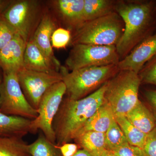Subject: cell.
Here are the masks:
<instances>
[{
    "instance_id": "6da1fadb",
    "label": "cell",
    "mask_w": 156,
    "mask_h": 156,
    "mask_svg": "<svg viewBox=\"0 0 156 156\" xmlns=\"http://www.w3.org/2000/svg\"><path fill=\"white\" fill-rule=\"evenodd\" d=\"M107 82L83 98H63L53 123L57 146L74 139L78 132L103 104Z\"/></svg>"
},
{
    "instance_id": "7a4b0ae2",
    "label": "cell",
    "mask_w": 156,
    "mask_h": 156,
    "mask_svg": "<svg viewBox=\"0 0 156 156\" xmlns=\"http://www.w3.org/2000/svg\"><path fill=\"white\" fill-rule=\"evenodd\" d=\"M156 5L152 2L116 4L115 10L124 23V30L116 45L120 59L125 58L144 39L152 35Z\"/></svg>"
},
{
    "instance_id": "3957f363",
    "label": "cell",
    "mask_w": 156,
    "mask_h": 156,
    "mask_svg": "<svg viewBox=\"0 0 156 156\" xmlns=\"http://www.w3.org/2000/svg\"><path fill=\"white\" fill-rule=\"evenodd\" d=\"M141 83L138 74L130 70L119 71L107 82L105 102L110 107L115 117L124 116L136 105Z\"/></svg>"
},
{
    "instance_id": "277c9868",
    "label": "cell",
    "mask_w": 156,
    "mask_h": 156,
    "mask_svg": "<svg viewBox=\"0 0 156 156\" xmlns=\"http://www.w3.org/2000/svg\"><path fill=\"white\" fill-rule=\"evenodd\" d=\"M61 69L67 98L73 100H78L88 96L120 70L115 65L89 66L69 73L66 68H61Z\"/></svg>"
},
{
    "instance_id": "5b68a950",
    "label": "cell",
    "mask_w": 156,
    "mask_h": 156,
    "mask_svg": "<svg viewBox=\"0 0 156 156\" xmlns=\"http://www.w3.org/2000/svg\"><path fill=\"white\" fill-rule=\"evenodd\" d=\"M124 30L122 20L115 12L84 23L76 30L71 41L73 45L87 44L116 46Z\"/></svg>"
},
{
    "instance_id": "8992f818",
    "label": "cell",
    "mask_w": 156,
    "mask_h": 156,
    "mask_svg": "<svg viewBox=\"0 0 156 156\" xmlns=\"http://www.w3.org/2000/svg\"><path fill=\"white\" fill-rule=\"evenodd\" d=\"M0 112L31 120L38 116L37 111L31 106L22 92L17 73H3L0 87Z\"/></svg>"
},
{
    "instance_id": "52a82bcc",
    "label": "cell",
    "mask_w": 156,
    "mask_h": 156,
    "mask_svg": "<svg viewBox=\"0 0 156 156\" xmlns=\"http://www.w3.org/2000/svg\"><path fill=\"white\" fill-rule=\"evenodd\" d=\"M120 61L115 46L77 44L73 45L66 65L73 71L89 66L117 65Z\"/></svg>"
},
{
    "instance_id": "ba28073f",
    "label": "cell",
    "mask_w": 156,
    "mask_h": 156,
    "mask_svg": "<svg viewBox=\"0 0 156 156\" xmlns=\"http://www.w3.org/2000/svg\"><path fill=\"white\" fill-rule=\"evenodd\" d=\"M66 87L62 81L54 84L45 92L37 110L38 116L31 121V134H36L38 130H41L50 141L56 144L53 121L66 94Z\"/></svg>"
},
{
    "instance_id": "9c48e42d",
    "label": "cell",
    "mask_w": 156,
    "mask_h": 156,
    "mask_svg": "<svg viewBox=\"0 0 156 156\" xmlns=\"http://www.w3.org/2000/svg\"><path fill=\"white\" fill-rule=\"evenodd\" d=\"M22 92L31 106L37 110L45 92L62 80L61 73H48L23 68L17 73Z\"/></svg>"
},
{
    "instance_id": "30bf717a",
    "label": "cell",
    "mask_w": 156,
    "mask_h": 156,
    "mask_svg": "<svg viewBox=\"0 0 156 156\" xmlns=\"http://www.w3.org/2000/svg\"><path fill=\"white\" fill-rule=\"evenodd\" d=\"M38 6L37 2L34 1L10 2L0 16L27 43L30 39Z\"/></svg>"
},
{
    "instance_id": "8fae6325",
    "label": "cell",
    "mask_w": 156,
    "mask_h": 156,
    "mask_svg": "<svg viewBox=\"0 0 156 156\" xmlns=\"http://www.w3.org/2000/svg\"><path fill=\"white\" fill-rule=\"evenodd\" d=\"M156 56V33L136 45L127 56L117 65L120 70H130L139 74L143 68Z\"/></svg>"
},
{
    "instance_id": "7c38bea8",
    "label": "cell",
    "mask_w": 156,
    "mask_h": 156,
    "mask_svg": "<svg viewBox=\"0 0 156 156\" xmlns=\"http://www.w3.org/2000/svg\"><path fill=\"white\" fill-rule=\"evenodd\" d=\"M27 43L18 34L0 50V69L3 73H17L24 68Z\"/></svg>"
},
{
    "instance_id": "4fadbf2b",
    "label": "cell",
    "mask_w": 156,
    "mask_h": 156,
    "mask_svg": "<svg viewBox=\"0 0 156 156\" xmlns=\"http://www.w3.org/2000/svg\"><path fill=\"white\" fill-rule=\"evenodd\" d=\"M56 24L49 14H45L35 31L32 39L38 47L48 58L60 68L59 61L55 57L52 49L51 38L56 29Z\"/></svg>"
},
{
    "instance_id": "5bb4252c",
    "label": "cell",
    "mask_w": 156,
    "mask_h": 156,
    "mask_svg": "<svg viewBox=\"0 0 156 156\" xmlns=\"http://www.w3.org/2000/svg\"><path fill=\"white\" fill-rule=\"evenodd\" d=\"M24 68L27 69L48 73L59 72L58 67L45 56L32 39L30 38L26 46Z\"/></svg>"
},
{
    "instance_id": "9a60e30c",
    "label": "cell",
    "mask_w": 156,
    "mask_h": 156,
    "mask_svg": "<svg viewBox=\"0 0 156 156\" xmlns=\"http://www.w3.org/2000/svg\"><path fill=\"white\" fill-rule=\"evenodd\" d=\"M54 3L56 11L70 28L76 30L86 22L84 0H58Z\"/></svg>"
},
{
    "instance_id": "2e32d148",
    "label": "cell",
    "mask_w": 156,
    "mask_h": 156,
    "mask_svg": "<svg viewBox=\"0 0 156 156\" xmlns=\"http://www.w3.org/2000/svg\"><path fill=\"white\" fill-rule=\"evenodd\" d=\"M31 120L0 112V136L22 137L31 133Z\"/></svg>"
},
{
    "instance_id": "e0dca14e",
    "label": "cell",
    "mask_w": 156,
    "mask_h": 156,
    "mask_svg": "<svg viewBox=\"0 0 156 156\" xmlns=\"http://www.w3.org/2000/svg\"><path fill=\"white\" fill-rule=\"evenodd\" d=\"M115 120V117L112 108L104 102L78 132L75 138L87 131L105 133Z\"/></svg>"
},
{
    "instance_id": "ac0fdd59",
    "label": "cell",
    "mask_w": 156,
    "mask_h": 156,
    "mask_svg": "<svg viewBox=\"0 0 156 156\" xmlns=\"http://www.w3.org/2000/svg\"><path fill=\"white\" fill-rule=\"evenodd\" d=\"M126 117L133 126L146 134H149L156 127L152 113L140 100Z\"/></svg>"
},
{
    "instance_id": "d6986e66",
    "label": "cell",
    "mask_w": 156,
    "mask_h": 156,
    "mask_svg": "<svg viewBox=\"0 0 156 156\" xmlns=\"http://www.w3.org/2000/svg\"><path fill=\"white\" fill-rule=\"evenodd\" d=\"M75 141L91 154L100 156L105 147V133L87 131L76 137Z\"/></svg>"
},
{
    "instance_id": "ffe728a7",
    "label": "cell",
    "mask_w": 156,
    "mask_h": 156,
    "mask_svg": "<svg viewBox=\"0 0 156 156\" xmlns=\"http://www.w3.org/2000/svg\"><path fill=\"white\" fill-rule=\"evenodd\" d=\"M115 5L114 2L109 0H84L85 21L93 20L116 12Z\"/></svg>"
},
{
    "instance_id": "44dd1931",
    "label": "cell",
    "mask_w": 156,
    "mask_h": 156,
    "mask_svg": "<svg viewBox=\"0 0 156 156\" xmlns=\"http://www.w3.org/2000/svg\"><path fill=\"white\" fill-rule=\"evenodd\" d=\"M28 145L22 137L0 136V156H31Z\"/></svg>"
},
{
    "instance_id": "7402d4cb",
    "label": "cell",
    "mask_w": 156,
    "mask_h": 156,
    "mask_svg": "<svg viewBox=\"0 0 156 156\" xmlns=\"http://www.w3.org/2000/svg\"><path fill=\"white\" fill-rule=\"evenodd\" d=\"M115 120L122 129L129 144L142 149L145 144L147 134L133 126L126 116H116Z\"/></svg>"
},
{
    "instance_id": "603a6c76",
    "label": "cell",
    "mask_w": 156,
    "mask_h": 156,
    "mask_svg": "<svg viewBox=\"0 0 156 156\" xmlns=\"http://www.w3.org/2000/svg\"><path fill=\"white\" fill-rule=\"evenodd\" d=\"M31 156H62L58 146L50 141L43 134L28 145Z\"/></svg>"
},
{
    "instance_id": "cb8c5ba5",
    "label": "cell",
    "mask_w": 156,
    "mask_h": 156,
    "mask_svg": "<svg viewBox=\"0 0 156 156\" xmlns=\"http://www.w3.org/2000/svg\"><path fill=\"white\" fill-rule=\"evenodd\" d=\"M106 149L113 151L128 143L122 129L115 120L105 133Z\"/></svg>"
},
{
    "instance_id": "d4e9b609",
    "label": "cell",
    "mask_w": 156,
    "mask_h": 156,
    "mask_svg": "<svg viewBox=\"0 0 156 156\" xmlns=\"http://www.w3.org/2000/svg\"><path fill=\"white\" fill-rule=\"evenodd\" d=\"M138 75L141 83L156 86V56L146 63Z\"/></svg>"
},
{
    "instance_id": "484cf974",
    "label": "cell",
    "mask_w": 156,
    "mask_h": 156,
    "mask_svg": "<svg viewBox=\"0 0 156 156\" xmlns=\"http://www.w3.org/2000/svg\"><path fill=\"white\" fill-rule=\"evenodd\" d=\"M71 40V35L69 30L63 28L56 29L51 38L52 47L57 49L65 48Z\"/></svg>"
},
{
    "instance_id": "4316f807",
    "label": "cell",
    "mask_w": 156,
    "mask_h": 156,
    "mask_svg": "<svg viewBox=\"0 0 156 156\" xmlns=\"http://www.w3.org/2000/svg\"><path fill=\"white\" fill-rule=\"evenodd\" d=\"M17 33L0 16V50L14 38Z\"/></svg>"
},
{
    "instance_id": "83f0119b",
    "label": "cell",
    "mask_w": 156,
    "mask_h": 156,
    "mask_svg": "<svg viewBox=\"0 0 156 156\" xmlns=\"http://www.w3.org/2000/svg\"><path fill=\"white\" fill-rule=\"evenodd\" d=\"M141 151L142 156H156V127L147 134Z\"/></svg>"
},
{
    "instance_id": "f1b7e54d",
    "label": "cell",
    "mask_w": 156,
    "mask_h": 156,
    "mask_svg": "<svg viewBox=\"0 0 156 156\" xmlns=\"http://www.w3.org/2000/svg\"><path fill=\"white\" fill-rule=\"evenodd\" d=\"M112 151L118 156H142L141 149L129 143L124 144Z\"/></svg>"
},
{
    "instance_id": "f546056e",
    "label": "cell",
    "mask_w": 156,
    "mask_h": 156,
    "mask_svg": "<svg viewBox=\"0 0 156 156\" xmlns=\"http://www.w3.org/2000/svg\"><path fill=\"white\" fill-rule=\"evenodd\" d=\"M58 147L62 156H73L78 151V144H75L67 143Z\"/></svg>"
},
{
    "instance_id": "4dcf8cb0",
    "label": "cell",
    "mask_w": 156,
    "mask_h": 156,
    "mask_svg": "<svg viewBox=\"0 0 156 156\" xmlns=\"http://www.w3.org/2000/svg\"><path fill=\"white\" fill-rule=\"evenodd\" d=\"M144 95L148 102L153 110V114L156 122V90H147L144 92Z\"/></svg>"
},
{
    "instance_id": "1f68e13d",
    "label": "cell",
    "mask_w": 156,
    "mask_h": 156,
    "mask_svg": "<svg viewBox=\"0 0 156 156\" xmlns=\"http://www.w3.org/2000/svg\"><path fill=\"white\" fill-rule=\"evenodd\" d=\"M73 156H95L91 154L87 151L82 149L78 150L77 152Z\"/></svg>"
},
{
    "instance_id": "d6a6232c",
    "label": "cell",
    "mask_w": 156,
    "mask_h": 156,
    "mask_svg": "<svg viewBox=\"0 0 156 156\" xmlns=\"http://www.w3.org/2000/svg\"><path fill=\"white\" fill-rule=\"evenodd\" d=\"M10 2V1L0 0V15Z\"/></svg>"
},
{
    "instance_id": "836d02e7",
    "label": "cell",
    "mask_w": 156,
    "mask_h": 156,
    "mask_svg": "<svg viewBox=\"0 0 156 156\" xmlns=\"http://www.w3.org/2000/svg\"><path fill=\"white\" fill-rule=\"evenodd\" d=\"M100 156H118L112 151L105 149Z\"/></svg>"
},
{
    "instance_id": "e575fe53",
    "label": "cell",
    "mask_w": 156,
    "mask_h": 156,
    "mask_svg": "<svg viewBox=\"0 0 156 156\" xmlns=\"http://www.w3.org/2000/svg\"><path fill=\"white\" fill-rule=\"evenodd\" d=\"M2 79L3 75H2L1 72H0V87H1V84H2Z\"/></svg>"
}]
</instances>
